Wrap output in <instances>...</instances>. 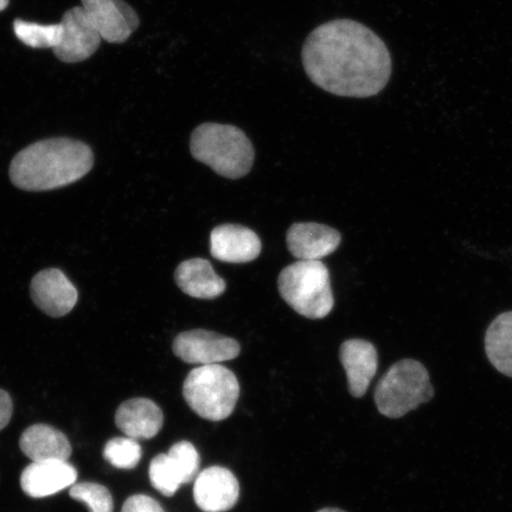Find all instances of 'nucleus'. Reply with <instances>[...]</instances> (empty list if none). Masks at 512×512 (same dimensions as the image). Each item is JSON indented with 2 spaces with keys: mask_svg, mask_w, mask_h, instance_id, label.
<instances>
[{
  "mask_svg": "<svg viewBox=\"0 0 512 512\" xmlns=\"http://www.w3.org/2000/svg\"><path fill=\"white\" fill-rule=\"evenodd\" d=\"M302 61L312 83L342 98L380 94L393 70L382 38L366 25L345 18L313 30L304 43Z\"/></svg>",
  "mask_w": 512,
  "mask_h": 512,
  "instance_id": "nucleus-1",
  "label": "nucleus"
},
{
  "mask_svg": "<svg viewBox=\"0 0 512 512\" xmlns=\"http://www.w3.org/2000/svg\"><path fill=\"white\" fill-rule=\"evenodd\" d=\"M93 165V151L87 144L70 138H50L18 152L9 175L19 189L49 191L80 181Z\"/></svg>",
  "mask_w": 512,
  "mask_h": 512,
  "instance_id": "nucleus-2",
  "label": "nucleus"
},
{
  "mask_svg": "<svg viewBox=\"0 0 512 512\" xmlns=\"http://www.w3.org/2000/svg\"><path fill=\"white\" fill-rule=\"evenodd\" d=\"M190 151L198 162L230 179L248 175L255 159L251 139L234 125L204 123L197 126L191 133Z\"/></svg>",
  "mask_w": 512,
  "mask_h": 512,
  "instance_id": "nucleus-3",
  "label": "nucleus"
},
{
  "mask_svg": "<svg viewBox=\"0 0 512 512\" xmlns=\"http://www.w3.org/2000/svg\"><path fill=\"white\" fill-rule=\"evenodd\" d=\"M278 287L300 316L322 319L334 309L330 272L322 261L299 260L287 266L279 275Z\"/></svg>",
  "mask_w": 512,
  "mask_h": 512,
  "instance_id": "nucleus-4",
  "label": "nucleus"
},
{
  "mask_svg": "<svg viewBox=\"0 0 512 512\" xmlns=\"http://www.w3.org/2000/svg\"><path fill=\"white\" fill-rule=\"evenodd\" d=\"M434 388L424 364L401 360L381 377L375 390L379 412L390 419H399L415 411L422 403L430 402Z\"/></svg>",
  "mask_w": 512,
  "mask_h": 512,
  "instance_id": "nucleus-5",
  "label": "nucleus"
},
{
  "mask_svg": "<svg viewBox=\"0 0 512 512\" xmlns=\"http://www.w3.org/2000/svg\"><path fill=\"white\" fill-rule=\"evenodd\" d=\"M183 396L201 418L222 421L234 412L240 384L232 370L210 364L190 371L183 384Z\"/></svg>",
  "mask_w": 512,
  "mask_h": 512,
  "instance_id": "nucleus-6",
  "label": "nucleus"
},
{
  "mask_svg": "<svg viewBox=\"0 0 512 512\" xmlns=\"http://www.w3.org/2000/svg\"><path fill=\"white\" fill-rule=\"evenodd\" d=\"M172 349L185 363L198 364L200 367L234 360L241 351L235 339L207 330L182 332L176 337Z\"/></svg>",
  "mask_w": 512,
  "mask_h": 512,
  "instance_id": "nucleus-7",
  "label": "nucleus"
},
{
  "mask_svg": "<svg viewBox=\"0 0 512 512\" xmlns=\"http://www.w3.org/2000/svg\"><path fill=\"white\" fill-rule=\"evenodd\" d=\"M101 40L125 43L139 27V16L124 0H81Z\"/></svg>",
  "mask_w": 512,
  "mask_h": 512,
  "instance_id": "nucleus-8",
  "label": "nucleus"
},
{
  "mask_svg": "<svg viewBox=\"0 0 512 512\" xmlns=\"http://www.w3.org/2000/svg\"><path fill=\"white\" fill-rule=\"evenodd\" d=\"M62 37L54 54L64 63H79L92 57L99 49L101 36L82 6L70 9L63 15Z\"/></svg>",
  "mask_w": 512,
  "mask_h": 512,
  "instance_id": "nucleus-9",
  "label": "nucleus"
},
{
  "mask_svg": "<svg viewBox=\"0 0 512 512\" xmlns=\"http://www.w3.org/2000/svg\"><path fill=\"white\" fill-rule=\"evenodd\" d=\"M31 298L46 315L61 318L72 312L79 292L66 274L57 268L37 273L31 281Z\"/></svg>",
  "mask_w": 512,
  "mask_h": 512,
  "instance_id": "nucleus-10",
  "label": "nucleus"
},
{
  "mask_svg": "<svg viewBox=\"0 0 512 512\" xmlns=\"http://www.w3.org/2000/svg\"><path fill=\"white\" fill-rule=\"evenodd\" d=\"M240 496V485L232 471L211 466L195 479L194 498L204 512H224L235 507Z\"/></svg>",
  "mask_w": 512,
  "mask_h": 512,
  "instance_id": "nucleus-11",
  "label": "nucleus"
},
{
  "mask_svg": "<svg viewBox=\"0 0 512 512\" xmlns=\"http://www.w3.org/2000/svg\"><path fill=\"white\" fill-rule=\"evenodd\" d=\"M210 253L228 264H246L260 255L261 241L252 229L240 224H222L211 232Z\"/></svg>",
  "mask_w": 512,
  "mask_h": 512,
  "instance_id": "nucleus-12",
  "label": "nucleus"
},
{
  "mask_svg": "<svg viewBox=\"0 0 512 512\" xmlns=\"http://www.w3.org/2000/svg\"><path fill=\"white\" fill-rule=\"evenodd\" d=\"M288 251L298 260L320 261L336 251L342 236L319 223H296L287 232Z\"/></svg>",
  "mask_w": 512,
  "mask_h": 512,
  "instance_id": "nucleus-13",
  "label": "nucleus"
},
{
  "mask_svg": "<svg viewBox=\"0 0 512 512\" xmlns=\"http://www.w3.org/2000/svg\"><path fill=\"white\" fill-rule=\"evenodd\" d=\"M78 471L63 460L32 462L22 472L21 486L25 495L44 498L57 494L75 484Z\"/></svg>",
  "mask_w": 512,
  "mask_h": 512,
  "instance_id": "nucleus-14",
  "label": "nucleus"
},
{
  "mask_svg": "<svg viewBox=\"0 0 512 512\" xmlns=\"http://www.w3.org/2000/svg\"><path fill=\"white\" fill-rule=\"evenodd\" d=\"M339 357L347 373L350 394L362 398L379 368V355L374 344L364 339H349L342 344Z\"/></svg>",
  "mask_w": 512,
  "mask_h": 512,
  "instance_id": "nucleus-15",
  "label": "nucleus"
},
{
  "mask_svg": "<svg viewBox=\"0 0 512 512\" xmlns=\"http://www.w3.org/2000/svg\"><path fill=\"white\" fill-rule=\"evenodd\" d=\"M162 409L149 399L137 398L121 403L115 413V424L126 437L134 440L155 438L162 430Z\"/></svg>",
  "mask_w": 512,
  "mask_h": 512,
  "instance_id": "nucleus-16",
  "label": "nucleus"
},
{
  "mask_svg": "<svg viewBox=\"0 0 512 512\" xmlns=\"http://www.w3.org/2000/svg\"><path fill=\"white\" fill-rule=\"evenodd\" d=\"M176 283L188 296L197 299H215L222 296L227 285L206 259L183 261L175 273Z\"/></svg>",
  "mask_w": 512,
  "mask_h": 512,
  "instance_id": "nucleus-17",
  "label": "nucleus"
},
{
  "mask_svg": "<svg viewBox=\"0 0 512 512\" xmlns=\"http://www.w3.org/2000/svg\"><path fill=\"white\" fill-rule=\"evenodd\" d=\"M22 452L32 462L63 460L72 454V445L61 431L49 425H34L27 428L19 440Z\"/></svg>",
  "mask_w": 512,
  "mask_h": 512,
  "instance_id": "nucleus-18",
  "label": "nucleus"
},
{
  "mask_svg": "<svg viewBox=\"0 0 512 512\" xmlns=\"http://www.w3.org/2000/svg\"><path fill=\"white\" fill-rule=\"evenodd\" d=\"M485 351L499 373L512 377V311L499 315L485 335Z\"/></svg>",
  "mask_w": 512,
  "mask_h": 512,
  "instance_id": "nucleus-19",
  "label": "nucleus"
},
{
  "mask_svg": "<svg viewBox=\"0 0 512 512\" xmlns=\"http://www.w3.org/2000/svg\"><path fill=\"white\" fill-rule=\"evenodd\" d=\"M14 31L19 41L35 49H55L62 37L61 23L44 25L16 19Z\"/></svg>",
  "mask_w": 512,
  "mask_h": 512,
  "instance_id": "nucleus-20",
  "label": "nucleus"
},
{
  "mask_svg": "<svg viewBox=\"0 0 512 512\" xmlns=\"http://www.w3.org/2000/svg\"><path fill=\"white\" fill-rule=\"evenodd\" d=\"M149 475L153 488L166 497L174 496L184 484L181 471L168 453L152 460Z\"/></svg>",
  "mask_w": 512,
  "mask_h": 512,
  "instance_id": "nucleus-21",
  "label": "nucleus"
},
{
  "mask_svg": "<svg viewBox=\"0 0 512 512\" xmlns=\"http://www.w3.org/2000/svg\"><path fill=\"white\" fill-rule=\"evenodd\" d=\"M142 454L138 441L128 437L108 441L104 450L107 462L121 470L134 469L142 459Z\"/></svg>",
  "mask_w": 512,
  "mask_h": 512,
  "instance_id": "nucleus-22",
  "label": "nucleus"
},
{
  "mask_svg": "<svg viewBox=\"0 0 512 512\" xmlns=\"http://www.w3.org/2000/svg\"><path fill=\"white\" fill-rule=\"evenodd\" d=\"M69 495L75 501L85 503L91 512H113L114 503L111 492L100 484H74Z\"/></svg>",
  "mask_w": 512,
  "mask_h": 512,
  "instance_id": "nucleus-23",
  "label": "nucleus"
},
{
  "mask_svg": "<svg viewBox=\"0 0 512 512\" xmlns=\"http://www.w3.org/2000/svg\"><path fill=\"white\" fill-rule=\"evenodd\" d=\"M169 456L174 460L182 473L184 484L194 482L198 473H200V454L196 447L189 441H179V443L171 446Z\"/></svg>",
  "mask_w": 512,
  "mask_h": 512,
  "instance_id": "nucleus-24",
  "label": "nucleus"
},
{
  "mask_svg": "<svg viewBox=\"0 0 512 512\" xmlns=\"http://www.w3.org/2000/svg\"><path fill=\"white\" fill-rule=\"evenodd\" d=\"M121 512H165L160 504L150 496L134 495L127 499Z\"/></svg>",
  "mask_w": 512,
  "mask_h": 512,
  "instance_id": "nucleus-25",
  "label": "nucleus"
},
{
  "mask_svg": "<svg viewBox=\"0 0 512 512\" xmlns=\"http://www.w3.org/2000/svg\"><path fill=\"white\" fill-rule=\"evenodd\" d=\"M12 412H14V405H12L10 395L0 389V431L9 425Z\"/></svg>",
  "mask_w": 512,
  "mask_h": 512,
  "instance_id": "nucleus-26",
  "label": "nucleus"
},
{
  "mask_svg": "<svg viewBox=\"0 0 512 512\" xmlns=\"http://www.w3.org/2000/svg\"><path fill=\"white\" fill-rule=\"evenodd\" d=\"M10 0H0V12L8 8Z\"/></svg>",
  "mask_w": 512,
  "mask_h": 512,
  "instance_id": "nucleus-27",
  "label": "nucleus"
},
{
  "mask_svg": "<svg viewBox=\"0 0 512 512\" xmlns=\"http://www.w3.org/2000/svg\"><path fill=\"white\" fill-rule=\"evenodd\" d=\"M317 512H345V511L341 510V509H336V508H326V509L319 510Z\"/></svg>",
  "mask_w": 512,
  "mask_h": 512,
  "instance_id": "nucleus-28",
  "label": "nucleus"
}]
</instances>
